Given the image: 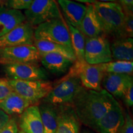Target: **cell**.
Segmentation results:
<instances>
[{"instance_id":"cell-1","label":"cell","mask_w":133,"mask_h":133,"mask_svg":"<svg viewBox=\"0 0 133 133\" xmlns=\"http://www.w3.org/2000/svg\"><path fill=\"white\" fill-rule=\"evenodd\" d=\"M115 99L104 89L97 91L82 87L75 97L71 106L80 123L92 129L107 112Z\"/></svg>"},{"instance_id":"cell-2","label":"cell","mask_w":133,"mask_h":133,"mask_svg":"<svg viewBox=\"0 0 133 133\" xmlns=\"http://www.w3.org/2000/svg\"><path fill=\"white\" fill-rule=\"evenodd\" d=\"M92 4L103 35L114 39L120 38L125 17L120 4L117 2H95Z\"/></svg>"},{"instance_id":"cell-3","label":"cell","mask_w":133,"mask_h":133,"mask_svg":"<svg viewBox=\"0 0 133 133\" xmlns=\"http://www.w3.org/2000/svg\"><path fill=\"white\" fill-rule=\"evenodd\" d=\"M82 87L78 76L67 74L53 84L52 89L41 101L54 106L71 105L75 97Z\"/></svg>"},{"instance_id":"cell-4","label":"cell","mask_w":133,"mask_h":133,"mask_svg":"<svg viewBox=\"0 0 133 133\" xmlns=\"http://www.w3.org/2000/svg\"><path fill=\"white\" fill-rule=\"evenodd\" d=\"M14 92L17 93L32 105H37L52 89L53 83L49 80L8 79Z\"/></svg>"},{"instance_id":"cell-5","label":"cell","mask_w":133,"mask_h":133,"mask_svg":"<svg viewBox=\"0 0 133 133\" xmlns=\"http://www.w3.org/2000/svg\"><path fill=\"white\" fill-rule=\"evenodd\" d=\"M34 39L59 43L71 48L69 30L62 18L50 20L36 26Z\"/></svg>"},{"instance_id":"cell-6","label":"cell","mask_w":133,"mask_h":133,"mask_svg":"<svg viewBox=\"0 0 133 133\" xmlns=\"http://www.w3.org/2000/svg\"><path fill=\"white\" fill-rule=\"evenodd\" d=\"M24 16L26 22L33 27L50 20L62 18L55 0H33L25 10Z\"/></svg>"},{"instance_id":"cell-7","label":"cell","mask_w":133,"mask_h":133,"mask_svg":"<svg viewBox=\"0 0 133 133\" xmlns=\"http://www.w3.org/2000/svg\"><path fill=\"white\" fill-rule=\"evenodd\" d=\"M68 74L78 76L83 88L90 90H102V81L105 72L99 65H90L76 61Z\"/></svg>"},{"instance_id":"cell-8","label":"cell","mask_w":133,"mask_h":133,"mask_svg":"<svg viewBox=\"0 0 133 133\" xmlns=\"http://www.w3.org/2000/svg\"><path fill=\"white\" fill-rule=\"evenodd\" d=\"M84 61L88 64L99 65L113 61L110 42L104 35L94 38H86Z\"/></svg>"},{"instance_id":"cell-9","label":"cell","mask_w":133,"mask_h":133,"mask_svg":"<svg viewBox=\"0 0 133 133\" xmlns=\"http://www.w3.org/2000/svg\"><path fill=\"white\" fill-rule=\"evenodd\" d=\"M4 71L9 79L48 80L47 71L38 63H22L4 65Z\"/></svg>"},{"instance_id":"cell-10","label":"cell","mask_w":133,"mask_h":133,"mask_svg":"<svg viewBox=\"0 0 133 133\" xmlns=\"http://www.w3.org/2000/svg\"><path fill=\"white\" fill-rule=\"evenodd\" d=\"M40 56L33 44L21 45L0 49V64L38 63Z\"/></svg>"},{"instance_id":"cell-11","label":"cell","mask_w":133,"mask_h":133,"mask_svg":"<svg viewBox=\"0 0 133 133\" xmlns=\"http://www.w3.org/2000/svg\"><path fill=\"white\" fill-rule=\"evenodd\" d=\"M124 123V112L116 99L107 112L93 126L98 133H119Z\"/></svg>"},{"instance_id":"cell-12","label":"cell","mask_w":133,"mask_h":133,"mask_svg":"<svg viewBox=\"0 0 133 133\" xmlns=\"http://www.w3.org/2000/svg\"><path fill=\"white\" fill-rule=\"evenodd\" d=\"M34 30V27L26 21L20 24L9 32L0 36V49L33 44Z\"/></svg>"},{"instance_id":"cell-13","label":"cell","mask_w":133,"mask_h":133,"mask_svg":"<svg viewBox=\"0 0 133 133\" xmlns=\"http://www.w3.org/2000/svg\"><path fill=\"white\" fill-rule=\"evenodd\" d=\"M132 85V75L129 74L105 73L102 81L104 90L118 99H121L128 88Z\"/></svg>"},{"instance_id":"cell-14","label":"cell","mask_w":133,"mask_h":133,"mask_svg":"<svg viewBox=\"0 0 133 133\" xmlns=\"http://www.w3.org/2000/svg\"><path fill=\"white\" fill-rule=\"evenodd\" d=\"M58 121L56 133H79L80 122L71 105L57 106Z\"/></svg>"},{"instance_id":"cell-15","label":"cell","mask_w":133,"mask_h":133,"mask_svg":"<svg viewBox=\"0 0 133 133\" xmlns=\"http://www.w3.org/2000/svg\"><path fill=\"white\" fill-rule=\"evenodd\" d=\"M19 126L21 131L25 133H44L38 105L29 106L21 115Z\"/></svg>"},{"instance_id":"cell-16","label":"cell","mask_w":133,"mask_h":133,"mask_svg":"<svg viewBox=\"0 0 133 133\" xmlns=\"http://www.w3.org/2000/svg\"><path fill=\"white\" fill-rule=\"evenodd\" d=\"M66 22L79 29L86 12V4L71 0H57Z\"/></svg>"},{"instance_id":"cell-17","label":"cell","mask_w":133,"mask_h":133,"mask_svg":"<svg viewBox=\"0 0 133 133\" xmlns=\"http://www.w3.org/2000/svg\"><path fill=\"white\" fill-rule=\"evenodd\" d=\"M43 68L51 74L61 75L69 71L75 62L59 54L48 53L40 56Z\"/></svg>"},{"instance_id":"cell-18","label":"cell","mask_w":133,"mask_h":133,"mask_svg":"<svg viewBox=\"0 0 133 133\" xmlns=\"http://www.w3.org/2000/svg\"><path fill=\"white\" fill-rule=\"evenodd\" d=\"M25 21V17L21 11L0 6V36Z\"/></svg>"},{"instance_id":"cell-19","label":"cell","mask_w":133,"mask_h":133,"mask_svg":"<svg viewBox=\"0 0 133 133\" xmlns=\"http://www.w3.org/2000/svg\"><path fill=\"white\" fill-rule=\"evenodd\" d=\"M79 30L86 38H94L103 35L92 4H86V12Z\"/></svg>"},{"instance_id":"cell-20","label":"cell","mask_w":133,"mask_h":133,"mask_svg":"<svg viewBox=\"0 0 133 133\" xmlns=\"http://www.w3.org/2000/svg\"><path fill=\"white\" fill-rule=\"evenodd\" d=\"M113 61H133L132 38H115L110 43Z\"/></svg>"},{"instance_id":"cell-21","label":"cell","mask_w":133,"mask_h":133,"mask_svg":"<svg viewBox=\"0 0 133 133\" xmlns=\"http://www.w3.org/2000/svg\"><path fill=\"white\" fill-rule=\"evenodd\" d=\"M30 105L29 101L14 91L0 101V109L9 116L21 115Z\"/></svg>"},{"instance_id":"cell-22","label":"cell","mask_w":133,"mask_h":133,"mask_svg":"<svg viewBox=\"0 0 133 133\" xmlns=\"http://www.w3.org/2000/svg\"><path fill=\"white\" fill-rule=\"evenodd\" d=\"M38 105L42 120L44 133H56L58 121L57 106L43 101H41Z\"/></svg>"},{"instance_id":"cell-23","label":"cell","mask_w":133,"mask_h":133,"mask_svg":"<svg viewBox=\"0 0 133 133\" xmlns=\"http://www.w3.org/2000/svg\"><path fill=\"white\" fill-rule=\"evenodd\" d=\"M33 45L37 49L39 56L48 53H54V54L62 55L74 62H75L76 61L73 49L68 46L59 43L35 39Z\"/></svg>"},{"instance_id":"cell-24","label":"cell","mask_w":133,"mask_h":133,"mask_svg":"<svg viewBox=\"0 0 133 133\" xmlns=\"http://www.w3.org/2000/svg\"><path fill=\"white\" fill-rule=\"evenodd\" d=\"M66 22V21H65ZM66 26L69 31L71 48L74 51L76 59L79 62L84 61V47H85L86 37L79 29L73 26L66 22Z\"/></svg>"},{"instance_id":"cell-25","label":"cell","mask_w":133,"mask_h":133,"mask_svg":"<svg viewBox=\"0 0 133 133\" xmlns=\"http://www.w3.org/2000/svg\"><path fill=\"white\" fill-rule=\"evenodd\" d=\"M99 65L105 73L132 74L133 61H112L105 64H99Z\"/></svg>"},{"instance_id":"cell-26","label":"cell","mask_w":133,"mask_h":133,"mask_svg":"<svg viewBox=\"0 0 133 133\" xmlns=\"http://www.w3.org/2000/svg\"><path fill=\"white\" fill-rule=\"evenodd\" d=\"M133 14H125L120 38H132Z\"/></svg>"},{"instance_id":"cell-27","label":"cell","mask_w":133,"mask_h":133,"mask_svg":"<svg viewBox=\"0 0 133 133\" xmlns=\"http://www.w3.org/2000/svg\"><path fill=\"white\" fill-rule=\"evenodd\" d=\"M33 0H7L6 6L16 10H26L30 7Z\"/></svg>"},{"instance_id":"cell-28","label":"cell","mask_w":133,"mask_h":133,"mask_svg":"<svg viewBox=\"0 0 133 133\" xmlns=\"http://www.w3.org/2000/svg\"><path fill=\"white\" fill-rule=\"evenodd\" d=\"M119 133H133V121L128 112L124 113V123Z\"/></svg>"},{"instance_id":"cell-29","label":"cell","mask_w":133,"mask_h":133,"mask_svg":"<svg viewBox=\"0 0 133 133\" xmlns=\"http://www.w3.org/2000/svg\"><path fill=\"white\" fill-rule=\"evenodd\" d=\"M12 91L8 79L0 78V101L5 99Z\"/></svg>"},{"instance_id":"cell-30","label":"cell","mask_w":133,"mask_h":133,"mask_svg":"<svg viewBox=\"0 0 133 133\" xmlns=\"http://www.w3.org/2000/svg\"><path fill=\"white\" fill-rule=\"evenodd\" d=\"M0 133H19L17 121L14 118H9Z\"/></svg>"},{"instance_id":"cell-31","label":"cell","mask_w":133,"mask_h":133,"mask_svg":"<svg viewBox=\"0 0 133 133\" xmlns=\"http://www.w3.org/2000/svg\"><path fill=\"white\" fill-rule=\"evenodd\" d=\"M121 99L127 107H131L133 105V85L128 88Z\"/></svg>"},{"instance_id":"cell-32","label":"cell","mask_w":133,"mask_h":133,"mask_svg":"<svg viewBox=\"0 0 133 133\" xmlns=\"http://www.w3.org/2000/svg\"><path fill=\"white\" fill-rule=\"evenodd\" d=\"M117 1V0H116ZM125 14H133V0H118Z\"/></svg>"},{"instance_id":"cell-33","label":"cell","mask_w":133,"mask_h":133,"mask_svg":"<svg viewBox=\"0 0 133 133\" xmlns=\"http://www.w3.org/2000/svg\"><path fill=\"white\" fill-rule=\"evenodd\" d=\"M9 119V116L0 109V131Z\"/></svg>"},{"instance_id":"cell-34","label":"cell","mask_w":133,"mask_h":133,"mask_svg":"<svg viewBox=\"0 0 133 133\" xmlns=\"http://www.w3.org/2000/svg\"><path fill=\"white\" fill-rule=\"evenodd\" d=\"M79 133H98V132H96L95 131L92 130V129L89 128L84 126V127L80 128Z\"/></svg>"},{"instance_id":"cell-35","label":"cell","mask_w":133,"mask_h":133,"mask_svg":"<svg viewBox=\"0 0 133 133\" xmlns=\"http://www.w3.org/2000/svg\"><path fill=\"white\" fill-rule=\"evenodd\" d=\"M71 1H76V2H79L81 3H86V4H93L95 3L94 0H71Z\"/></svg>"},{"instance_id":"cell-36","label":"cell","mask_w":133,"mask_h":133,"mask_svg":"<svg viewBox=\"0 0 133 133\" xmlns=\"http://www.w3.org/2000/svg\"><path fill=\"white\" fill-rule=\"evenodd\" d=\"M95 2H102V3H106V2H114L116 3V0H94Z\"/></svg>"},{"instance_id":"cell-37","label":"cell","mask_w":133,"mask_h":133,"mask_svg":"<svg viewBox=\"0 0 133 133\" xmlns=\"http://www.w3.org/2000/svg\"><path fill=\"white\" fill-rule=\"evenodd\" d=\"M7 0H0V6H6Z\"/></svg>"},{"instance_id":"cell-38","label":"cell","mask_w":133,"mask_h":133,"mask_svg":"<svg viewBox=\"0 0 133 133\" xmlns=\"http://www.w3.org/2000/svg\"><path fill=\"white\" fill-rule=\"evenodd\" d=\"M19 133H25V132H23V131H20V132H19Z\"/></svg>"}]
</instances>
